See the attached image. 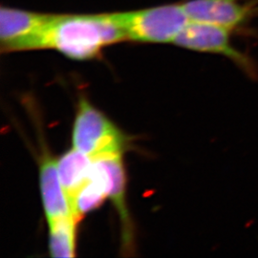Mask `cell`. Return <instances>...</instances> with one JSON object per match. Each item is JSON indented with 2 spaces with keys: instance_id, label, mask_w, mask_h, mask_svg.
Here are the masks:
<instances>
[{
  "instance_id": "1",
  "label": "cell",
  "mask_w": 258,
  "mask_h": 258,
  "mask_svg": "<svg viewBox=\"0 0 258 258\" xmlns=\"http://www.w3.org/2000/svg\"><path fill=\"white\" fill-rule=\"evenodd\" d=\"M126 41L117 13L52 14L38 50H55L74 60L98 57L105 47Z\"/></svg>"
},
{
  "instance_id": "2",
  "label": "cell",
  "mask_w": 258,
  "mask_h": 258,
  "mask_svg": "<svg viewBox=\"0 0 258 258\" xmlns=\"http://www.w3.org/2000/svg\"><path fill=\"white\" fill-rule=\"evenodd\" d=\"M116 13L126 40L146 44H173L190 21L182 2Z\"/></svg>"
},
{
  "instance_id": "3",
  "label": "cell",
  "mask_w": 258,
  "mask_h": 258,
  "mask_svg": "<svg viewBox=\"0 0 258 258\" xmlns=\"http://www.w3.org/2000/svg\"><path fill=\"white\" fill-rule=\"evenodd\" d=\"M73 148L94 161L122 156L125 135L103 113L85 99L78 103L72 132Z\"/></svg>"
},
{
  "instance_id": "4",
  "label": "cell",
  "mask_w": 258,
  "mask_h": 258,
  "mask_svg": "<svg viewBox=\"0 0 258 258\" xmlns=\"http://www.w3.org/2000/svg\"><path fill=\"white\" fill-rule=\"evenodd\" d=\"M232 30L199 21H189L174 41V45L194 52L223 55L251 78L258 76V67L249 55L231 44Z\"/></svg>"
},
{
  "instance_id": "5",
  "label": "cell",
  "mask_w": 258,
  "mask_h": 258,
  "mask_svg": "<svg viewBox=\"0 0 258 258\" xmlns=\"http://www.w3.org/2000/svg\"><path fill=\"white\" fill-rule=\"evenodd\" d=\"M52 14L2 5L0 46L2 53L38 50L42 32Z\"/></svg>"
},
{
  "instance_id": "6",
  "label": "cell",
  "mask_w": 258,
  "mask_h": 258,
  "mask_svg": "<svg viewBox=\"0 0 258 258\" xmlns=\"http://www.w3.org/2000/svg\"><path fill=\"white\" fill-rule=\"evenodd\" d=\"M191 21H199L229 28L243 26L253 16L252 6L240 0H186L182 2Z\"/></svg>"
},
{
  "instance_id": "7",
  "label": "cell",
  "mask_w": 258,
  "mask_h": 258,
  "mask_svg": "<svg viewBox=\"0 0 258 258\" xmlns=\"http://www.w3.org/2000/svg\"><path fill=\"white\" fill-rule=\"evenodd\" d=\"M39 186L47 223L73 215L57 169V160L43 152L39 161Z\"/></svg>"
},
{
  "instance_id": "8",
  "label": "cell",
  "mask_w": 258,
  "mask_h": 258,
  "mask_svg": "<svg viewBox=\"0 0 258 258\" xmlns=\"http://www.w3.org/2000/svg\"><path fill=\"white\" fill-rule=\"evenodd\" d=\"M111 178L109 171L102 160L94 162L92 172L72 205V214L80 222L88 212L97 209L109 197Z\"/></svg>"
},
{
  "instance_id": "9",
  "label": "cell",
  "mask_w": 258,
  "mask_h": 258,
  "mask_svg": "<svg viewBox=\"0 0 258 258\" xmlns=\"http://www.w3.org/2000/svg\"><path fill=\"white\" fill-rule=\"evenodd\" d=\"M94 162L91 158L73 148L57 160L60 182L71 210L77 194L91 175Z\"/></svg>"
},
{
  "instance_id": "10",
  "label": "cell",
  "mask_w": 258,
  "mask_h": 258,
  "mask_svg": "<svg viewBox=\"0 0 258 258\" xmlns=\"http://www.w3.org/2000/svg\"><path fill=\"white\" fill-rule=\"evenodd\" d=\"M78 223L73 215L48 223L49 251L52 257H75Z\"/></svg>"
},
{
  "instance_id": "11",
  "label": "cell",
  "mask_w": 258,
  "mask_h": 258,
  "mask_svg": "<svg viewBox=\"0 0 258 258\" xmlns=\"http://www.w3.org/2000/svg\"><path fill=\"white\" fill-rule=\"evenodd\" d=\"M107 167L111 178L109 197L120 215L123 227V239H130V220L125 204V173L122 156L102 159Z\"/></svg>"
}]
</instances>
